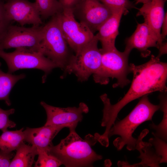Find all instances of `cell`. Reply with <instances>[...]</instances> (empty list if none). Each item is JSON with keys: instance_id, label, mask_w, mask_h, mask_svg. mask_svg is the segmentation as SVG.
Wrapping results in <instances>:
<instances>
[{"instance_id": "6da1fadb", "label": "cell", "mask_w": 167, "mask_h": 167, "mask_svg": "<svg viewBox=\"0 0 167 167\" xmlns=\"http://www.w3.org/2000/svg\"><path fill=\"white\" fill-rule=\"evenodd\" d=\"M133 76L131 87L124 96L117 103L111 104L106 94L100 96L104 104L102 125L110 129L118 115L130 102L152 92H167V64L152 55L150 60L139 65L130 64Z\"/></svg>"}, {"instance_id": "7a4b0ae2", "label": "cell", "mask_w": 167, "mask_h": 167, "mask_svg": "<svg viewBox=\"0 0 167 167\" xmlns=\"http://www.w3.org/2000/svg\"><path fill=\"white\" fill-rule=\"evenodd\" d=\"M70 133L56 146L50 148L49 153L66 167L92 166L96 161L102 158L92 149L97 141L95 135L89 134L83 139L75 129H69Z\"/></svg>"}, {"instance_id": "3957f363", "label": "cell", "mask_w": 167, "mask_h": 167, "mask_svg": "<svg viewBox=\"0 0 167 167\" xmlns=\"http://www.w3.org/2000/svg\"><path fill=\"white\" fill-rule=\"evenodd\" d=\"M148 96L146 95L142 96L131 111L124 119L115 122L110 129L109 138L114 135L120 136L113 142L118 150H121L126 145L129 151L135 149L137 139L132 136L133 132L143 122L152 121L154 113L159 109V105L152 103Z\"/></svg>"}, {"instance_id": "277c9868", "label": "cell", "mask_w": 167, "mask_h": 167, "mask_svg": "<svg viewBox=\"0 0 167 167\" xmlns=\"http://www.w3.org/2000/svg\"><path fill=\"white\" fill-rule=\"evenodd\" d=\"M72 51L64 36L56 15L51 17L43 27L40 52L64 71L75 56Z\"/></svg>"}, {"instance_id": "5b68a950", "label": "cell", "mask_w": 167, "mask_h": 167, "mask_svg": "<svg viewBox=\"0 0 167 167\" xmlns=\"http://www.w3.org/2000/svg\"><path fill=\"white\" fill-rule=\"evenodd\" d=\"M100 50L102 54L101 65L97 72L93 75L94 81L105 85L111 78L117 80L113 85V88H123L127 85L130 82L127 78L128 74L131 72L128 64L130 53L125 50L120 52L116 48L107 50Z\"/></svg>"}, {"instance_id": "8992f818", "label": "cell", "mask_w": 167, "mask_h": 167, "mask_svg": "<svg viewBox=\"0 0 167 167\" xmlns=\"http://www.w3.org/2000/svg\"><path fill=\"white\" fill-rule=\"evenodd\" d=\"M0 57L6 62L9 73L22 69H35L42 71L44 72L42 77V83L45 82L47 76L52 70L58 67L41 53L23 48L16 49L10 53L0 49Z\"/></svg>"}, {"instance_id": "52a82bcc", "label": "cell", "mask_w": 167, "mask_h": 167, "mask_svg": "<svg viewBox=\"0 0 167 167\" xmlns=\"http://www.w3.org/2000/svg\"><path fill=\"white\" fill-rule=\"evenodd\" d=\"M98 39L94 35L79 53L75 56L64 71V74L73 73L81 82L87 81L98 71L101 62L102 54L98 47Z\"/></svg>"}, {"instance_id": "ba28073f", "label": "cell", "mask_w": 167, "mask_h": 167, "mask_svg": "<svg viewBox=\"0 0 167 167\" xmlns=\"http://www.w3.org/2000/svg\"><path fill=\"white\" fill-rule=\"evenodd\" d=\"M43 27L25 28L10 24L0 37V49L23 48L40 52Z\"/></svg>"}, {"instance_id": "9c48e42d", "label": "cell", "mask_w": 167, "mask_h": 167, "mask_svg": "<svg viewBox=\"0 0 167 167\" xmlns=\"http://www.w3.org/2000/svg\"><path fill=\"white\" fill-rule=\"evenodd\" d=\"M64 36L70 47L77 54L94 35L85 25L77 21L72 10L64 9L56 15Z\"/></svg>"}, {"instance_id": "30bf717a", "label": "cell", "mask_w": 167, "mask_h": 167, "mask_svg": "<svg viewBox=\"0 0 167 167\" xmlns=\"http://www.w3.org/2000/svg\"><path fill=\"white\" fill-rule=\"evenodd\" d=\"M76 19L94 34L111 16V10L98 0H80L72 10Z\"/></svg>"}, {"instance_id": "8fae6325", "label": "cell", "mask_w": 167, "mask_h": 167, "mask_svg": "<svg viewBox=\"0 0 167 167\" xmlns=\"http://www.w3.org/2000/svg\"><path fill=\"white\" fill-rule=\"evenodd\" d=\"M45 109L47 119L45 125H62L70 129H75L78 123L83 118L82 114L89 111L88 106L80 103L78 107L60 108L48 105L45 102H40Z\"/></svg>"}, {"instance_id": "7c38bea8", "label": "cell", "mask_w": 167, "mask_h": 167, "mask_svg": "<svg viewBox=\"0 0 167 167\" xmlns=\"http://www.w3.org/2000/svg\"><path fill=\"white\" fill-rule=\"evenodd\" d=\"M6 17L10 21L18 23L22 26L26 24L40 26L43 23L36 2L27 0H9L4 3Z\"/></svg>"}, {"instance_id": "4fadbf2b", "label": "cell", "mask_w": 167, "mask_h": 167, "mask_svg": "<svg viewBox=\"0 0 167 167\" xmlns=\"http://www.w3.org/2000/svg\"><path fill=\"white\" fill-rule=\"evenodd\" d=\"M163 43L146 23H138L134 33L126 40L125 50L130 53L133 49H136L142 57L145 58L150 54L149 48L155 47L159 49Z\"/></svg>"}, {"instance_id": "5bb4252c", "label": "cell", "mask_w": 167, "mask_h": 167, "mask_svg": "<svg viewBox=\"0 0 167 167\" xmlns=\"http://www.w3.org/2000/svg\"><path fill=\"white\" fill-rule=\"evenodd\" d=\"M62 125H45L36 128L27 127L24 130V141L37 149L49 152L53 145L52 141L54 137L62 128Z\"/></svg>"}, {"instance_id": "9a60e30c", "label": "cell", "mask_w": 167, "mask_h": 167, "mask_svg": "<svg viewBox=\"0 0 167 167\" xmlns=\"http://www.w3.org/2000/svg\"><path fill=\"white\" fill-rule=\"evenodd\" d=\"M111 16L100 26L96 35L101 43L102 51L116 48V38L119 33L118 28L123 15L128 12L124 10L112 11Z\"/></svg>"}, {"instance_id": "2e32d148", "label": "cell", "mask_w": 167, "mask_h": 167, "mask_svg": "<svg viewBox=\"0 0 167 167\" xmlns=\"http://www.w3.org/2000/svg\"><path fill=\"white\" fill-rule=\"evenodd\" d=\"M166 0H152L144 4L138 9L137 16L143 17L148 24L163 43L161 37V28L165 16L164 7Z\"/></svg>"}, {"instance_id": "e0dca14e", "label": "cell", "mask_w": 167, "mask_h": 167, "mask_svg": "<svg viewBox=\"0 0 167 167\" xmlns=\"http://www.w3.org/2000/svg\"><path fill=\"white\" fill-rule=\"evenodd\" d=\"M147 129L141 132L137 140L135 149L140 153L139 158L141 161L138 163L131 165L126 162L125 167H160L161 158L156 154L154 147L150 143L143 142V139L148 133Z\"/></svg>"}, {"instance_id": "ac0fdd59", "label": "cell", "mask_w": 167, "mask_h": 167, "mask_svg": "<svg viewBox=\"0 0 167 167\" xmlns=\"http://www.w3.org/2000/svg\"><path fill=\"white\" fill-rule=\"evenodd\" d=\"M16 152L11 160L10 167H30L37 155V148L35 147L22 143L16 150Z\"/></svg>"}, {"instance_id": "d6986e66", "label": "cell", "mask_w": 167, "mask_h": 167, "mask_svg": "<svg viewBox=\"0 0 167 167\" xmlns=\"http://www.w3.org/2000/svg\"><path fill=\"white\" fill-rule=\"evenodd\" d=\"M1 65L0 62V101H4L6 104L10 106L11 103L9 95L12 89L18 81L26 77V75L24 74L15 75L6 73L2 70Z\"/></svg>"}, {"instance_id": "ffe728a7", "label": "cell", "mask_w": 167, "mask_h": 167, "mask_svg": "<svg viewBox=\"0 0 167 167\" xmlns=\"http://www.w3.org/2000/svg\"><path fill=\"white\" fill-rule=\"evenodd\" d=\"M24 129L2 132L0 135V150L7 152L16 150L25 141Z\"/></svg>"}, {"instance_id": "44dd1931", "label": "cell", "mask_w": 167, "mask_h": 167, "mask_svg": "<svg viewBox=\"0 0 167 167\" xmlns=\"http://www.w3.org/2000/svg\"><path fill=\"white\" fill-rule=\"evenodd\" d=\"M165 94H161L159 96L160 104L159 105L160 109L163 113L162 119L158 125L154 123L150 124V128L155 131V132H152L154 136L158 137L167 142V97Z\"/></svg>"}, {"instance_id": "7402d4cb", "label": "cell", "mask_w": 167, "mask_h": 167, "mask_svg": "<svg viewBox=\"0 0 167 167\" xmlns=\"http://www.w3.org/2000/svg\"><path fill=\"white\" fill-rule=\"evenodd\" d=\"M41 19H46L62 12L63 8L58 0H35Z\"/></svg>"}, {"instance_id": "603a6c76", "label": "cell", "mask_w": 167, "mask_h": 167, "mask_svg": "<svg viewBox=\"0 0 167 167\" xmlns=\"http://www.w3.org/2000/svg\"><path fill=\"white\" fill-rule=\"evenodd\" d=\"M38 157L35 162L36 167H58L62 165L56 157L45 150L37 149Z\"/></svg>"}, {"instance_id": "cb8c5ba5", "label": "cell", "mask_w": 167, "mask_h": 167, "mask_svg": "<svg viewBox=\"0 0 167 167\" xmlns=\"http://www.w3.org/2000/svg\"><path fill=\"white\" fill-rule=\"evenodd\" d=\"M108 7L112 11L128 10L135 6L129 0H98Z\"/></svg>"}, {"instance_id": "d4e9b609", "label": "cell", "mask_w": 167, "mask_h": 167, "mask_svg": "<svg viewBox=\"0 0 167 167\" xmlns=\"http://www.w3.org/2000/svg\"><path fill=\"white\" fill-rule=\"evenodd\" d=\"M149 142L152 144L157 154L161 158V163H166L167 142L158 137L154 136V138L149 139Z\"/></svg>"}, {"instance_id": "484cf974", "label": "cell", "mask_w": 167, "mask_h": 167, "mask_svg": "<svg viewBox=\"0 0 167 167\" xmlns=\"http://www.w3.org/2000/svg\"><path fill=\"white\" fill-rule=\"evenodd\" d=\"M15 112L13 108L5 110L0 108V130L2 132L7 130L8 128L16 126V124L9 118V116L14 114Z\"/></svg>"}, {"instance_id": "4316f807", "label": "cell", "mask_w": 167, "mask_h": 167, "mask_svg": "<svg viewBox=\"0 0 167 167\" xmlns=\"http://www.w3.org/2000/svg\"><path fill=\"white\" fill-rule=\"evenodd\" d=\"M11 21L7 19L4 8V3L0 0V37L5 32Z\"/></svg>"}, {"instance_id": "83f0119b", "label": "cell", "mask_w": 167, "mask_h": 167, "mask_svg": "<svg viewBox=\"0 0 167 167\" xmlns=\"http://www.w3.org/2000/svg\"><path fill=\"white\" fill-rule=\"evenodd\" d=\"M13 156L12 152H7L0 150V167H9Z\"/></svg>"}, {"instance_id": "f1b7e54d", "label": "cell", "mask_w": 167, "mask_h": 167, "mask_svg": "<svg viewBox=\"0 0 167 167\" xmlns=\"http://www.w3.org/2000/svg\"><path fill=\"white\" fill-rule=\"evenodd\" d=\"M64 9L72 10L80 0H58Z\"/></svg>"}, {"instance_id": "f546056e", "label": "cell", "mask_w": 167, "mask_h": 167, "mask_svg": "<svg viewBox=\"0 0 167 167\" xmlns=\"http://www.w3.org/2000/svg\"><path fill=\"white\" fill-rule=\"evenodd\" d=\"M167 13L165 14L164 20L161 25L162 32L161 33V39L162 42L165 39L167 34Z\"/></svg>"}, {"instance_id": "4dcf8cb0", "label": "cell", "mask_w": 167, "mask_h": 167, "mask_svg": "<svg viewBox=\"0 0 167 167\" xmlns=\"http://www.w3.org/2000/svg\"><path fill=\"white\" fill-rule=\"evenodd\" d=\"M159 50V55L157 57L160 58L162 55L167 53V43L164 42L160 47Z\"/></svg>"}, {"instance_id": "1f68e13d", "label": "cell", "mask_w": 167, "mask_h": 167, "mask_svg": "<svg viewBox=\"0 0 167 167\" xmlns=\"http://www.w3.org/2000/svg\"><path fill=\"white\" fill-rule=\"evenodd\" d=\"M152 0H136L135 4L139 3H143V4L151 2Z\"/></svg>"}, {"instance_id": "d6a6232c", "label": "cell", "mask_w": 167, "mask_h": 167, "mask_svg": "<svg viewBox=\"0 0 167 167\" xmlns=\"http://www.w3.org/2000/svg\"><path fill=\"white\" fill-rule=\"evenodd\" d=\"M5 1H6V2L7 1L9 0H5Z\"/></svg>"}, {"instance_id": "836d02e7", "label": "cell", "mask_w": 167, "mask_h": 167, "mask_svg": "<svg viewBox=\"0 0 167 167\" xmlns=\"http://www.w3.org/2000/svg\"></svg>"}]
</instances>
